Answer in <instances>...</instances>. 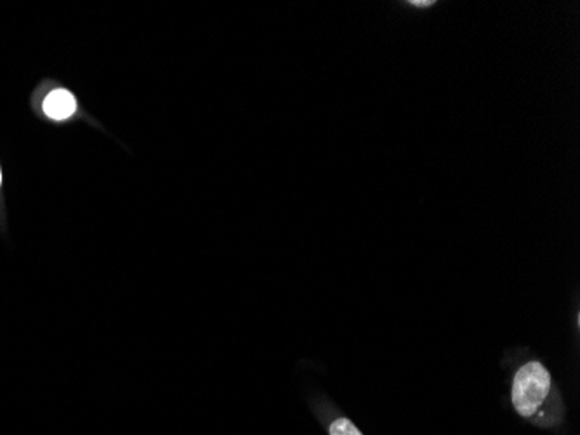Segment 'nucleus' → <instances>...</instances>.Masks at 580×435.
Listing matches in <instances>:
<instances>
[{
  "mask_svg": "<svg viewBox=\"0 0 580 435\" xmlns=\"http://www.w3.org/2000/svg\"><path fill=\"white\" fill-rule=\"evenodd\" d=\"M556 396L551 373L542 362L528 361L516 370L511 383V401L520 416L539 422L542 407Z\"/></svg>",
  "mask_w": 580,
  "mask_h": 435,
  "instance_id": "obj_1",
  "label": "nucleus"
},
{
  "mask_svg": "<svg viewBox=\"0 0 580 435\" xmlns=\"http://www.w3.org/2000/svg\"><path fill=\"white\" fill-rule=\"evenodd\" d=\"M77 110V101L74 94L66 89H55L44 101L46 116L55 120H65L74 116Z\"/></svg>",
  "mask_w": 580,
  "mask_h": 435,
  "instance_id": "obj_2",
  "label": "nucleus"
},
{
  "mask_svg": "<svg viewBox=\"0 0 580 435\" xmlns=\"http://www.w3.org/2000/svg\"><path fill=\"white\" fill-rule=\"evenodd\" d=\"M329 434L331 435H361L359 429L353 425L351 420L344 416H337L329 423Z\"/></svg>",
  "mask_w": 580,
  "mask_h": 435,
  "instance_id": "obj_3",
  "label": "nucleus"
},
{
  "mask_svg": "<svg viewBox=\"0 0 580 435\" xmlns=\"http://www.w3.org/2000/svg\"><path fill=\"white\" fill-rule=\"evenodd\" d=\"M409 5H414V7H431L435 5V2H409Z\"/></svg>",
  "mask_w": 580,
  "mask_h": 435,
  "instance_id": "obj_4",
  "label": "nucleus"
},
{
  "mask_svg": "<svg viewBox=\"0 0 580 435\" xmlns=\"http://www.w3.org/2000/svg\"><path fill=\"white\" fill-rule=\"evenodd\" d=\"M0 183H2V173H0Z\"/></svg>",
  "mask_w": 580,
  "mask_h": 435,
  "instance_id": "obj_5",
  "label": "nucleus"
}]
</instances>
